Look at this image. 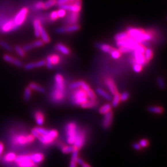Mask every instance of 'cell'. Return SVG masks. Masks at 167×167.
Returning a JSON list of instances; mask_svg holds the SVG:
<instances>
[{
    "label": "cell",
    "mask_w": 167,
    "mask_h": 167,
    "mask_svg": "<svg viewBox=\"0 0 167 167\" xmlns=\"http://www.w3.org/2000/svg\"><path fill=\"white\" fill-rule=\"evenodd\" d=\"M82 167H91V166L90 165H89L88 164H87V163H84V164L81 165Z\"/></svg>",
    "instance_id": "57"
},
{
    "label": "cell",
    "mask_w": 167,
    "mask_h": 167,
    "mask_svg": "<svg viewBox=\"0 0 167 167\" xmlns=\"http://www.w3.org/2000/svg\"><path fill=\"white\" fill-rule=\"evenodd\" d=\"M29 87H30L31 89V90H35L37 92H39L40 93H45V89L42 87L41 86H40V85L37 84L35 83V82H31L29 84Z\"/></svg>",
    "instance_id": "25"
},
{
    "label": "cell",
    "mask_w": 167,
    "mask_h": 167,
    "mask_svg": "<svg viewBox=\"0 0 167 167\" xmlns=\"http://www.w3.org/2000/svg\"><path fill=\"white\" fill-rule=\"evenodd\" d=\"M97 46L100 50H102V52L105 53H110V52L112 51L113 49L111 47V46H110L109 45L105 44V43H98Z\"/></svg>",
    "instance_id": "27"
},
{
    "label": "cell",
    "mask_w": 167,
    "mask_h": 167,
    "mask_svg": "<svg viewBox=\"0 0 167 167\" xmlns=\"http://www.w3.org/2000/svg\"><path fill=\"white\" fill-rule=\"evenodd\" d=\"M97 93L99 95L103 97L104 98H105L106 100H108V101H110V100H111V96L110 94H108L106 91L103 90V89H97Z\"/></svg>",
    "instance_id": "35"
},
{
    "label": "cell",
    "mask_w": 167,
    "mask_h": 167,
    "mask_svg": "<svg viewBox=\"0 0 167 167\" xmlns=\"http://www.w3.org/2000/svg\"><path fill=\"white\" fill-rule=\"evenodd\" d=\"M69 87L71 89H76L78 88H81L84 91H87L90 88V87L89 85L87 84L86 82L82 81H75L73 83H71L69 86Z\"/></svg>",
    "instance_id": "13"
},
{
    "label": "cell",
    "mask_w": 167,
    "mask_h": 167,
    "mask_svg": "<svg viewBox=\"0 0 167 167\" xmlns=\"http://www.w3.org/2000/svg\"><path fill=\"white\" fill-rule=\"evenodd\" d=\"M132 147H133L134 149H135L136 150H139L141 149V146L139 145V143H134V144L132 145Z\"/></svg>",
    "instance_id": "55"
},
{
    "label": "cell",
    "mask_w": 167,
    "mask_h": 167,
    "mask_svg": "<svg viewBox=\"0 0 167 167\" xmlns=\"http://www.w3.org/2000/svg\"><path fill=\"white\" fill-rule=\"evenodd\" d=\"M33 27L34 30V35L36 37H40V31L41 27H42L40 20L39 19H35L33 21Z\"/></svg>",
    "instance_id": "20"
},
{
    "label": "cell",
    "mask_w": 167,
    "mask_h": 167,
    "mask_svg": "<svg viewBox=\"0 0 167 167\" xmlns=\"http://www.w3.org/2000/svg\"><path fill=\"white\" fill-rule=\"evenodd\" d=\"M33 9L37 11L43 10V3L42 1H38L35 3Z\"/></svg>",
    "instance_id": "44"
},
{
    "label": "cell",
    "mask_w": 167,
    "mask_h": 167,
    "mask_svg": "<svg viewBox=\"0 0 167 167\" xmlns=\"http://www.w3.org/2000/svg\"><path fill=\"white\" fill-rule=\"evenodd\" d=\"M32 95V90L29 86L27 87L24 90V98L26 101H29L30 100Z\"/></svg>",
    "instance_id": "37"
},
{
    "label": "cell",
    "mask_w": 167,
    "mask_h": 167,
    "mask_svg": "<svg viewBox=\"0 0 167 167\" xmlns=\"http://www.w3.org/2000/svg\"><path fill=\"white\" fill-rule=\"evenodd\" d=\"M111 56L113 58V59H118L121 56V53L118 50L113 49L112 51L110 52Z\"/></svg>",
    "instance_id": "42"
},
{
    "label": "cell",
    "mask_w": 167,
    "mask_h": 167,
    "mask_svg": "<svg viewBox=\"0 0 167 167\" xmlns=\"http://www.w3.org/2000/svg\"><path fill=\"white\" fill-rule=\"evenodd\" d=\"M144 56L146 63H147L149 61L151 60V59L153 57V52L152 50L150 48H147L145 49L144 53Z\"/></svg>",
    "instance_id": "30"
},
{
    "label": "cell",
    "mask_w": 167,
    "mask_h": 167,
    "mask_svg": "<svg viewBox=\"0 0 167 167\" xmlns=\"http://www.w3.org/2000/svg\"><path fill=\"white\" fill-rule=\"evenodd\" d=\"M157 82L158 85L159 86L161 89H164L165 88V82L164 80V79L161 77H159L157 78Z\"/></svg>",
    "instance_id": "47"
},
{
    "label": "cell",
    "mask_w": 167,
    "mask_h": 167,
    "mask_svg": "<svg viewBox=\"0 0 167 167\" xmlns=\"http://www.w3.org/2000/svg\"><path fill=\"white\" fill-rule=\"evenodd\" d=\"M57 11V14L58 16V18H63L66 16V11L62 8H60Z\"/></svg>",
    "instance_id": "46"
},
{
    "label": "cell",
    "mask_w": 167,
    "mask_h": 167,
    "mask_svg": "<svg viewBox=\"0 0 167 167\" xmlns=\"http://www.w3.org/2000/svg\"><path fill=\"white\" fill-rule=\"evenodd\" d=\"M29 13V10L26 7H22L17 13L13 18L14 22L16 26L18 28L21 26L26 20L27 14Z\"/></svg>",
    "instance_id": "6"
},
{
    "label": "cell",
    "mask_w": 167,
    "mask_h": 167,
    "mask_svg": "<svg viewBox=\"0 0 167 167\" xmlns=\"http://www.w3.org/2000/svg\"><path fill=\"white\" fill-rule=\"evenodd\" d=\"M86 92L87 94V97H88V98L90 100H96L97 99V96H96V94L91 89H90L87 91H86Z\"/></svg>",
    "instance_id": "43"
},
{
    "label": "cell",
    "mask_w": 167,
    "mask_h": 167,
    "mask_svg": "<svg viewBox=\"0 0 167 167\" xmlns=\"http://www.w3.org/2000/svg\"><path fill=\"white\" fill-rule=\"evenodd\" d=\"M113 118V113L111 110L104 115L102 121V126L105 129L109 128L112 124Z\"/></svg>",
    "instance_id": "12"
},
{
    "label": "cell",
    "mask_w": 167,
    "mask_h": 167,
    "mask_svg": "<svg viewBox=\"0 0 167 167\" xmlns=\"http://www.w3.org/2000/svg\"><path fill=\"white\" fill-rule=\"evenodd\" d=\"M40 37H41V40L43 41L44 43H48L50 41V38L48 33L46 31L45 28L42 26L40 29Z\"/></svg>",
    "instance_id": "21"
},
{
    "label": "cell",
    "mask_w": 167,
    "mask_h": 167,
    "mask_svg": "<svg viewBox=\"0 0 167 167\" xmlns=\"http://www.w3.org/2000/svg\"><path fill=\"white\" fill-rule=\"evenodd\" d=\"M86 140V134L84 131H79L78 135L75 140L74 143L73 144L74 147L77 149H81L85 144Z\"/></svg>",
    "instance_id": "10"
},
{
    "label": "cell",
    "mask_w": 167,
    "mask_h": 167,
    "mask_svg": "<svg viewBox=\"0 0 167 167\" xmlns=\"http://www.w3.org/2000/svg\"><path fill=\"white\" fill-rule=\"evenodd\" d=\"M147 110L150 113H153L156 114H162L164 112V108L160 107H157V106H152L149 107Z\"/></svg>",
    "instance_id": "28"
},
{
    "label": "cell",
    "mask_w": 167,
    "mask_h": 167,
    "mask_svg": "<svg viewBox=\"0 0 167 167\" xmlns=\"http://www.w3.org/2000/svg\"><path fill=\"white\" fill-rule=\"evenodd\" d=\"M79 13H76V12H70L69 15L67 16L66 19V22L67 24L68 25H73V24H77L78 20H79Z\"/></svg>",
    "instance_id": "17"
},
{
    "label": "cell",
    "mask_w": 167,
    "mask_h": 167,
    "mask_svg": "<svg viewBox=\"0 0 167 167\" xmlns=\"http://www.w3.org/2000/svg\"><path fill=\"white\" fill-rule=\"evenodd\" d=\"M49 18H50V20H52V21H55V20L58 19V14H57V11H52L51 13L50 14Z\"/></svg>",
    "instance_id": "49"
},
{
    "label": "cell",
    "mask_w": 167,
    "mask_h": 167,
    "mask_svg": "<svg viewBox=\"0 0 167 167\" xmlns=\"http://www.w3.org/2000/svg\"><path fill=\"white\" fill-rule=\"evenodd\" d=\"M17 155L14 152H9L4 157V160L6 162H14Z\"/></svg>",
    "instance_id": "33"
},
{
    "label": "cell",
    "mask_w": 167,
    "mask_h": 167,
    "mask_svg": "<svg viewBox=\"0 0 167 167\" xmlns=\"http://www.w3.org/2000/svg\"><path fill=\"white\" fill-rule=\"evenodd\" d=\"M69 3V0H56V5H58V6L65 5V4Z\"/></svg>",
    "instance_id": "52"
},
{
    "label": "cell",
    "mask_w": 167,
    "mask_h": 167,
    "mask_svg": "<svg viewBox=\"0 0 167 167\" xmlns=\"http://www.w3.org/2000/svg\"><path fill=\"white\" fill-rule=\"evenodd\" d=\"M31 45L32 46V48H35L42 47V46L44 45V43L41 40H37L34 41H33V42L31 43Z\"/></svg>",
    "instance_id": "41"
},
{
    "label": "cell",
    "mask_w": 167,
    "mask_h": 167,
    "mask_svg": "<svg viewBox=\"0 0 167 167\" xmlns=\"http://www.w3.org/2000/svg\"><path fill=\"white\" fill-rule=\"evenodd\" d=\"M4 149H5V145H4V144L2 142L0 141V160H1L2 154L3 153Z\"/></svg>",
    "instance_id": "53"
},
{
    "label": "cell",
    "mask_w": 167,
    "mask_h": 167,
    "mask_svg": "<svg viewBox=\"0 0 167 167\" xmlns=\"http://www.w3.org/2000/svg\"><path fill=\"white\" fill-rule=\"evenodd\" d=\"M139 144L141 148H145L149 145V141L145 139H143L139 142Z\"/></svg>",
    "instance_id": "50"
},
{
    "label": "cell",
    "mask_w": 167,
    "mask_h": 167,
    "mask_svg": "<svg viewBox=\"0 0 167 167\" xmlns=\"http://www.w3.org/2000/svg\"><path fill=\"white\" fill-rule=\"evenodd\" d=\"M55 49L58 50V52H60V53H61L62 54H63V55H69V54L70 53L69 49L67 47H66L62 43L56 44L55 46Z\"/></svg>",
    "instance_id": "24"
},
{
    "label": "cell",
    "mask_w": 167,
    "mask_h": 167,
    "mask_svg": "<svg viewBox=\"0 0 167 167\" xmlns=\"http://www.w3.org/2000/svg\"><path fill=\"white\" fill-rule=\"evenodd\" d=\"M64 29H65V33L66 32L71 33V32H74L79 31V29H80V27H79V26L77 24H73V25H69V26H68L64 27Z\"/></svg>",
    "instance_id": "32"
},
{
    "label": "cell",
    "mask_w": 167,
    "mask_h": 167,
    "mask_svg": "<svg viewBox=\"0 0 167 167\" xmlns=\"http://www.w3.org/2000/svg\"><path fill=\"white\" fill-rule=\"evenodd\" d=\"M132 68H133V71L135 73H139L141 72V71L143 70V66L138 63H134V64H133Z\"/></svg>",
    "instance_id": "45"
},
{
    "label": "cell",
    "mask_w": 167,
    "mask_h": 167,
    "mask_svg": "<svg viewBox=\"0 0 167 167\" xmlns=\"http://www.w3.org/2000/svg\"><path fill=\"white\" fill-rule=\"evenodd\" d=\"M65 131L67 137V142L69 144H73L79 131L77 124L75 122L69 123L66 125Z\"/></svg>",
    "instance_id": "3"
},
{
    "label": "cell",
    "mask_w": 167,
    "mask_h": 167,
    "mask_svg": "<svg viewBox=\"0 0 167 167\" xmlns=\"http://www.w3.org/2000/svg\"><path fill=\"white\" fill-rule=\"evenodd\" d=\"M129 97V94L128 92H123L120 95L121 101H122V102H126V100H128Z\"/></svg>",
    "instance_id": "48"
},
{
    "label": "cell",
    "mask_w": 167,
    "mask_h": 167,
    "mask_svg": "<svg viewBox=\"0 0 167 167\" xmlns=\"http://www.w3.org/2000/svg\"><path fill=\"white\" fill-rule=\"evenodd\" d=\"M35 137L32 134L29 135H17L13 138V143L15 145H24L31 144L34 141Z\"/></svg>",
    "instance_id": "7"
},
{
    "label": "cell",
    "mask_w": 167,
    "mask_h": 167,
    "mask_svg": "<svg viewBox=\"0 0 167 167\" xmlns=\"http://www.w3.org/2000/svg\"><path fill=\"white\" fill-rule=\"evenodd\" d=\"M120 102H121L120 94L118 92H116L115 94L113 95V98L111 106H113V107H118Z\"/></svg>",
    "instance_id": "34"
},
{
    "label": "cell",
    "mask_w": 167,
    "mask_h": 167,
    "mask_svg": "<svg viewBox=\"0 0 167 167\" xmlns=\"http://www.w3.org/2000/svg\"><path fill=\"white\" fill-rule=\"evenodd\" d=\"M58 6H59L60 8H62V9H64V10L68 11L70 12L79 13L81 10L82 0H79V1L73 3H69L65 4V5H62Z\"/></svg>",
    "instance_id": "8"
},
{
    "label": "cell",
    "mask_w": 167,
    "mask_h": 167,
    "mask_svg": "<svg viewBox=\"0 0 167 167\" xmlns=\"http://www.w3.org/2000/svg\"><path fill=\"white\" fill-rule=\"evenodd\" d=\"M45 65V61L40 60L36 62H29V63L25 64L24 68L26 70H31L37 68H41V67H42Z\"/></svg>",
    "instance_id": "16"
},
{
    "label": "cell",
    "mask_w": 167,
    "mask_h": 167,
    "mask_svg": "<svg viewBox=\"0 0 167 167\" xmlns=\"http://www.w3.org/2000/svg\"><path fill=\"white\" fill-rule=\"evenodd\" d=\"M56 32L57 33H65V29L64 27H59L56 29Z\"/></svg>",
    "instance_id": "54"
},
{
    "label": "cell",
    "mask_w": 167,
    "mask_h": 167,
    "mask_svg": "<svg viewBox=\"0 0 167 167\" xmlns=\"http://www.w3.org/2000/svg\"><path fill=\"white\" fill-rule=\"evenodd\" d=\"M64 81L60 74H56L55 76V86L51 94L53 102L58 103L62 102L64 98Z\"/></svg>",
    "instance_id": "1"
},
{
    "label": "cell",
    "mask_w": 167,
    "mask_h": 167,
    "mask_svg": "<svg viewBox=\"0 0 167 167\" xmlns=\"http://www.w3.org/2000/svg\"><path fill=\"white\" fill-rule=\"evenodd\" d=\"M56 5V0H47L43 3V10H47Z\"/></svg>",
    "instance_id": "36"
},
{
    "label": "cell",
    "mask_w": 167,
    "mask_h": 167,
    "mask_svg": "<svg viewBox=\"0 0 167 167\" xmlns=\"http://www.w3.org/2000/svg\"><path fill=\"white\" fill-rule=\"evenodd\" d=\"M111 105L109 103H106L105 105L102 106L99 109V113L102 115H105L107 113L109 112L111 110Z\"/></svg>",
    "instance_id": "31"
},
{
    "label": "cell",
    "mask_w": 167,
    "mask_h": 167,
    "mask_svg": "<svg viewBox=\"0 0 167 167\" xmlns=\"http://www.w3.org/2000/svg\"><path fill=\"white\" fill-rule=\"evenodd\" d=\"M71 100L73 104L76 105H81L82 103L89 100L86 91L81 88L76 89L73 92L71 97Z\"/></svg>",
    "instance_id": "4"
},
{
    "label": "cell",
    "mask_w": 167,
    "mask_h": 167,
    "mask_svg": "<svg viewBox=\"0 0 167 167\" xmlns=\"http://www.w3.org/2000/svg\"><path fill=\"white\" fill-rule=\"evenodd\" d=\"M75 149V147L74 146L71 145H65L63 146L61 148V152L63 153H72L74 150Z\"/></svg>",
    "instance_id": "38"
},
{
    "label": "cell",
    "mask_w": 167,
    "mask_h": 167,
    "mask_svg": "<svg viewBox=\"0 0 167 167\" xmlns=\"http://www.w3.org/2000/svg\"><path fill=\"white\" fill-rule=\"evenodd\" d=\"M0 47L9 52H11L12 50V47H11V46L5 41L0 40Z\"/></svg>",
    "instance_id": "40"
},
{
    "label": "cell",
    "mask_w": 167,
    "mask_h": 167,
    "mask_svg": "<svg viewBox=\"0 0 167 167\" xmlns=\"http://www.w3.org/2000/svg\"><path fill=\"white\" fill-rule=\"evenodd\" d=\"M84 163V161L82 158H77V164H79V165H82Z\"/></svg>",
    "instance_id": "56"
},
{
    "label": "cell",
    "mask_w": 167,
    "mask_h": 167,
    "mask_svg": "<svg viewBox=\"0 0 167 167\" xmlns=\"http://www.w3.org/2000/svg\"><path fill=\"white\" fill-rule=\"evenodd\" d=\"M127 32L129 37L134 40L136 42L141 44L144 41H150L153 38V35L151 33L146 32L143 29L128 27L127 29Z\"/></svg>",
    "instance_id": "2"
},
{
    "label": "cell",
    "mask_w": 167,
    "mask_h": 167,
    "mask_svg": "<svg viewBox=\"0 0 167 167\" xmlns=\"http://www.w3.org/2000/svg\"><path fill=\"white\" fill-rule=\"evenodd\" d=\"M128 37L129 35L127 32H122L116 34L115 36V39L116 41H121L126 39Z\"/></svg>",
    "instance_id": "29"
},
{
    "label": "cell",
    "mask_w": 167,
    "mask_h": 167,
    "mask_svg": "<svg viewBox=\"0 0 167 167\" xmlns=\"http://www.w3.org/2000/svg\"><path fill=\"white\" fill-rule=\"evenodd\" d=\"M36 123L39 125V126H41L44 123L45 117L41 111H37L35 113L34 115Z\"/></svg>",
    "instance_id": "22"
},
{
    "label": "cell",
    "mask_w": 167,
    "mask_h": 167,
    "mask_svg": "<svg viewBox=\"0 0 167 167\" xmlns=\"http://www.w3.org/2000/svg\"><path fill=\"white\" fill-rule=\"evenodd\" d=\"M18 167H37L31 158V155H20L17 156L14 160Z\"/></svg>",
    "instance_id": "5"
},
{
    "label": "cell",
    "mask_w": 167,
    "mask_h": 167,
    "mask_svg": "<svg viewBox=\"0 0 167 167\" xmlns=\"http://www.w3.org/2000/svg\"><path fill=\"white\" fill-rule=\"evenodd\" d=\"M18 29V27L15 25L13 19H7L3 23L0 27V31L3 33H8Z\"/></svg>",
    "instance_id": "9"
},
{
    "label": "cell",
    "mask_w": 167,
    "mask_h": 167,
    "mask_svg": "<svg viewBox=\"0 0 167 167\" xmlns=\"http://www.w3.org/2000/svg\"><path fill=\"white\" fill-rule=\"evenodd\" d=\"M3 59L4 60V61H5L6 62H10V63H11L17 67L23 66V63L21 61L18 60V59H17V58L12 56L10 55H7V54H6V55H3Z\"/></svg>",
    "instance_id": "14"
},
{
    "label": "cell",
    "mask_w": 167,
    "mask_h": 167,
    "mask_svg": "<svg viewBox=\"0 0 167 167\" xmlns=\"http://www.w3.org/2000/svg\"><path fill=\"white\" fill-rule=\"evenodd\" d=\"M132 54L134 57L133 60L135 61L136 63H138L142 66L147 64L145 60L144 54L136 51H132Z\"/></svg>",
    "instance_id": "15"
},
{
    "label": "cell",
    "mask_w": 167,
    "mask_h": 167,
    "mask_svg": "<svg viewBox=\"0 0 167 167\" xmlns=\"http://www.w3.org/2000/svg\"><path fill=\"white\" fill-rule=\"evenodd\" d=\"M119 51L120 52V53H129V52H132V51L127 47H119Z\"/></svg>",
    "instance_id": "51"
},
{
    "label": "cell",
    "mask_w": 167,
    "mask_h": 167,
    "mask_svg": "<svg viewBox=\"0 0 167 167\" xmlns=\"http://www.w3.org/2000/svg\"><path fill=\"white\" fill-rule=\"evenodd\" d=\"M105 84L111 94L114 95L116 92H118L115 83L113 81V79H111V78H107L105 80Z\"/></svg>",
    "instance_id": "18"
},
{
    "label": "cell",
    "mask_w": 167,
    "mask_h": 167,
    "mask_svg": "<svg viewBox=\"0 0 167 167\" xmlns=\"http://www.w3.org/2000/svg\"><path fill=\"white\" fill-rule=\"evenodd\" d=\"M78 153L79 150L75 148L74 151L72 152L71 160L70 162L69 167H77V159L78 158Z\"/></svg>",
    "instance_id": "23"
},
{
    "label": "cell",
    "mask_w": 167,
    "mask_h": 167,
    "mask_svg": "<svg viewBox=\"0 0 167 167\" xmlns=\"http://www.w3.org/2000/svg\"><path fill=\"white\" fill-rule=\"evenodd\" d=\"M79 1V0H69V3H73L75 1Z\"/></svg>",
    "instance_id": "58"
},
{
    "label": "cell",
    "mask_w": 167,
    "mask_h": 167,
    "mask_svg": "<svg viewBox=\"0 0 167 167\" xmlns=\"http://www.w3.org/2000/svg\"><path fill=\"white\" fill-rule=\"evenodd\" d=\"M14 50H15V52H16V53L18 54V55L20 57L23 58L26 56V52H25L24 50L22 49V47H20L18 45L15 46Z\"/></svg>",
    "instance_id": "39"
},
{
    "label": "cell",
    "mask_w": 167,
    "mask_h": 167,
    "mask_svg": "<svg viewBox=\"0 0 167 167\" xmlns=\"http://www.w3.org/2000/svg\"><path fill=\"white\" fill-rule=\"evenodd\" d=\"M97 103L98 102L97 100H87L86 102L82 103L81 107L83 108H90L95 107L97 105Z\"/></svg>",
    "instance_id": "26"
},
{
    "label": "cell",
    "mask_w": 167,
    "mask_h": 167,
    "mask_svg": "<svg viewBox=\"0 0 167 167\" xmlns=\"http://www.w3.org/2000/svg\"><path fill=\"white\" fill-rule=\"evenodd\" d=\"M31 160L34 163L35 165H38L42 162L44 160L43 154L41 153H32L31 155Z\"/></svg>",
    "instance_id": "19"
},
{
    "label": "cell",
    "mask_w": 167,
    "mask_h": 167,
    "mask_svg": "<svg viewBox=\"0 0 167 167\" xmlns=\"http://www.w3.org/2000/svg\"><path fill=\"white\" fill-rule=\"evenodd\" d=\"M60 56L56 55L48 56L45 61V65L48 69H52L54 65H56L60 62Z\"/></svg>",
    "instance_id": "11"
}]
</instances>
